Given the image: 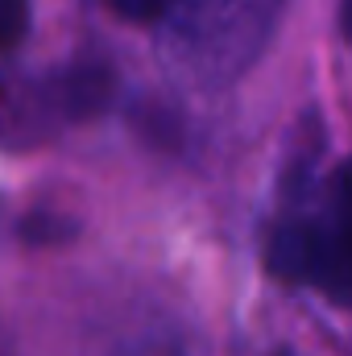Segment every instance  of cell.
Listing matches in <instances>:
<instances>
[{
    "mask_svg": "<svg viewBox=\"0 0 352 356\" xmlns=\"http://www.w3.org/2000/svg\"><path fill=\"white\" fill-rule=\"evenodd\" d=\"M269 261L282 277L319 286L340 307H352V158L328 178L294 175Z\"/></svg>",
    "mask_w": 352,
    "mask_h": 356,
    "instance_id": "cell-1",
    "label": "cell"
},
{
    "mask_svg": "<svg viewBox=\"0 0 352 356\" xmlns=\"http://www.w3.org/2000/svg\"><path fill=\"white\" fill-rule=\"evenodd\" d=\"M286 0H170L162 17V50L191 88H224L241 79L282 17Z\"/></svg>",
    "mask_w": 352,
    "mask_h": 356,
    "instance_id": "cell-2",
    "label": "cell"
},
{
    "mask_svg": "<svg viewBox=\"0 0 352 356\" xmlns=\"http://www.w3.org/2000/svg\"><path fill=\"white\" fill-rule=\"evenodd\" d=\"M29 29V0H0V50H13Z\"/></svg>",
    "mask_w": 352,
    "mask_h": 356,
    "instance_id": "cell-3",
    "label": "cell"
},
{
    "mask_svg": "<svg viewBox=\"0 0 352 356\" xmlns=\"http://www.w3.org/2000/svg\"><path fill=\"white\" fill-rule=\"evenodd\" d=\"M116 17L125 21H137V25H150V21H162L166 17V4L170 0H104Z\"/></svg>",
    "mask_w": 352,
    "mask_h": 356,
    "instance_id": "cell-4",
    "label": "cell"
},
{
    "mask_svg": "<svg viewBox=\"0 0 352 356\" xmlns=\"http://www.w3.org/2000/svg\"><path fill=\"white\" fill-rule=\"evenodd\" d=\"M340 25H344V38L352 42V0H344V8H340Z\"/></svg>",
    "mask_w": 352,
    "mask_h": 356,
    "instance_id": "cell-5",
    "label": "cell"
},
{
    "mask_svg": "<svg viewBox=\"0 0 352 356\" xmlns=\"http://www.w3.org/2000/svg\"><path fill=\"white\" fill-rule=\"evenodd\" d=\"M282 356H286V353H282Z\"/></svg>",
    "mask_w": 352,
    "mask_h": 356,
    "instance_id": "cell-6",
    "label": "cell"
}]
</instances>
